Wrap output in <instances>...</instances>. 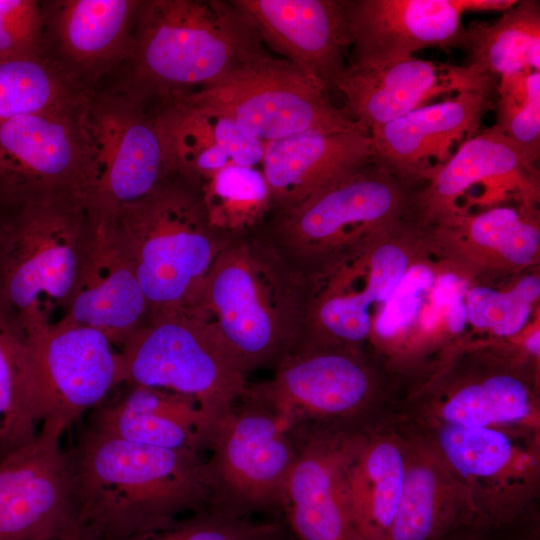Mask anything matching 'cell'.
<instances>
[{"mask_svg":"<svg viewBox=\"0 0 540 540\" xmlns=\"http://www.w3.org/2000/svg\"><path fill=\"white\" fill-rule=\"evenodd\" d=\"M67 456L77 528L99 540L162 529L181 514L208 508L201 453L86 428Z\"/></svg>","mask_w":540,"mask_h":540,"instance_id":"1","label":"cell"},{"mask_svg":"<svg viewBox=\"0 0 540 540\" xmlns=\"http://www.w3.org/2000/svg\"><path fill=\"white\" fill-rule=\"evenodd\" d=\"M310 285L257 229L235 235L187 310L247 374L275 370L300 341Z\"/></svg>","mask_w":540,"mask_h":540,"instance_id":"2","label":"cell"},{"mask_svg":"<svg viewBox=\"0 0 540 540\" xmlns=\"http://www.w3.org/2000/svg\"><path fill=\"white\" fill-rule=\"evenodd\" d=\"M405 378L387 359L353 347L300 341L273 376L248 384L246 397L298 427L367 432L392 423Z\"/></svg>","mask_w":540,"mask_h":540,"instance_id":"3","label":"cell"},{"mask_svg":"<svg viewBox=\"0 0 540 540\" xmlns=\"http://www.w3.org/2000/svg\"><path fill=\"white\" fill-rule=\"evenodd\" d=\"M93 213L131 263L149 318L187 308L235 236L211 222L201 185L177 173L135 202Z\"/></svg>","mask_w":540,"mask_h":540,"instance_id":"4","label":"cell"},{"mask_svg":"<svg viewBox=\"0 0 540 540\" xmlns=\"http://www.w3.org/2000/svg\"><path fill=\"white\" fill-rule=\"evenodd\" d=\"M423 183L373 161L270 214L258 230L310 285L398 222L416 218Z\"/></svg>","mask_w":540,"mask_h":540,"instance_id":"5","label":"cell"},{"mask_svg":"<svg viewBox=\"0 0 540 540\" xmlns=\"http://www.w3.org/2000/svg\"><path fill=\"white\" fill-rule=\"evenodd\" d=\"M134 23L141 94L160 100L211 87L268 54L232 0L140 1Z\"/></svg>","mask_w":540,"mask_h":540,"instance_id":"6","label":"cell"},{"mask_svg":"<svg viewBox=\"0 0 540 540\" xmlns=\"http://www.w3.org/2000/svg\"><path fill=\"white\" fill-rule=\"evenodd\" d=\"M17 205L0 224V315L25 340L63 316L92 216L85 201L66 194Z\"/></svg>","mask_w":540,"mask_h":540,"instance_id":"7","label":"cell"},{"mask_svg":"<svg viewBox=\"0 0 540 540\" xmlns=\"http://www.w3.org/2000/svg\"><path fill=\"white\" fill-rule=\"evenodd\" d=\"M394 420L540 432L539 361L507 346L451 349L409 376Z\"/></svg>","mask_w":540,"mask_h":540,"instance_id":"8","label":"cell"},{"mask_svg":"<svg viewBox=\"0 0 540 540\" xmlns=\"http://www.w3.org/2000/svg\"><path fill=\"white\" fill-rule=\"evenodd\" d=\"M119 352L122 383L193 399L212 434L248 390L247 374L210 328L187 310L150 317Z\"/></svg>","mask_w":540,"mask_h":540,"instance_id":"9","label":"cell"},{"mask_svg":"<svg viewBox=\"0 0 540 540\" xmlns=\"http://www.w3.org/2000/svg\"><path fill=\"white\" fill-rule=\"evenodd\" d=\"M165 109L166 102L139 94L136 99L105 98L81 111L92 212L135 202L175 174Z\"/></svg>","mask_w":540,"mask_h":540,"instance_id":"10","label":"cell"},{"mask_svg":"<svg viewBox=\"0 0 540 540\" xmlns=\"http://www.w3.org/2000/svg\"><path fill=\"white\" fill-rule=\"evenodd\" d=\"M208 450L203 475L209 509L283 522L296 447L276 415L245 396L217 424Z\"/></svg>","mask_w":540,"mask_h":540,"instance_id":"11","label":"cell"},{"mask_svg":"<svg viewBox=\"0 0 540 540\" xmlns=\"http://www.w3.org/2000/svg\"><path fill=\"white\" fill-rule=\"evenodd\" d=\"M396 422L435 451L464 488L482 525L496 527L540 501V432Z\"/></svg>","mask_w":540,"mask_h":540,"instance_id":"12","label":"cell"},{"mask_svg":"<svg viewBox=\"0 0 540 540\" xmlns=\"http://www.w3.org/2000/svg\"><path fill=\"white\" fill-rule=\"evenodd\" d=\"M427 239L425 226L404 220L312 283L300 341L374 352L371 309L392 299Z\"/></svg>","mask_w":540,"mask_h":540,"instance_id":"13","label":"cell"},{"mask_svg":"<svg viewBox=\"0 0 540 540\" xmlns=\"http://www.w3.org/2000/svg\"><path fill=\"white\" fill-rule=\"evenodd\" d=\"M185 98L222 113L263 143L310 131L369 134L332 103L322 84L269 53Z\"/></svg>","mask_w":540,"mask_h":540,"instance_id":"14","label":"cell"},{"mask_svg":"<svg viewBox=\"0 0 540 540\" xmlns=\"http://www.w3.org/2000/svg\"><path fill=\"white\" fill-rule=\"evenodd\" d=\"M25 342L41 424L68 429L122 384L119 349L99 330L58 320Z\"/></svg>","mask_w":540,"mask_h":540,"instance_id":"15","label":"cell"},{"mask_svg":"<svg viewBox=\"0 0 540 540\" xmlns=\"http://www.w3.org/2000/svg\"><path fill=\"white\" fill-rule=\"evenodd\" d=\"M67 428L45 421L36 437L0 461V540H52L77 528Z\"/></svg>","mask_w":540,"mask_h":540,"instance_id":"16","label":"cell"},{"mask_svg":"<svg viewBox=\"0 0 540 540\" xmlns=\"http://www.w3.org/2000/svg\"><path fill=\"white\" fill-rule=\"evenodd\" d=\"M88 158L79 118L64 107L0 123V193L19 203L66 194L87 203Z\"/></svg>","mask_w":540,"mask_h":540,"instance_id":"17","label":"cell"},{"mask_svg":"<svg viewBox=\"0 0 540 540\" xmlns=\"http://www.w3.org/2000/svg\"><path fill=\"white\" fill-rule=\"evenodd\" d=\"M288 432L296 458L286 485L283 523L297 540H358L346 469L360 432L311 427Z\"/></svg>","mask_w":540,"mask_h":540,"instance_id":"18","label":"cell"},{"mask_svg":"<svg viewBox=\"0 0 540 540\" xmlns=\"http://www.w3.org/2000/svg\"><path fill=\"white\" fill-rule=\"evenodd\" d=\"M348 64L379 66L430 47L464 48L465 0H344Z\"/></svg>","mask_w":540,"mask_h":540,"instance_id":"19","label":"cell"},{"mask_svg":"<svg viewBox=\"0 0 540 540\" xmlns=\"http://www.w3.org/2000/svg\"><path fill=\"white\" fill-rule=\"evenodd\" d=\"M265 46L330 92L348 64L344 0H232Z\"/></svg>","mask_w":540,"mask_h":540,"instance_id":"20","label":"cell"},{"mask_svg":"<svg viewBox=\"0 0 540 540\" xmlns=\"http://www.w3.org/2000/svg\"><path fill=\"white\" fill-rule=\"evenodd\" d=\"M90 212L88 240L59 320L99 330L120 349L147 322L150 309L128 258L102 218Z\"/></svg>","mask_w":540,"mask_h":540,"instance_id":"21","label":"cell"},{"mask_svg":"<svg viewBox=\"0 0 540 540\" xmlns=\"http://www.w3.org/2000/svg\"><path fill=\"white\" fill-rule=\"evenodd\" d=\"M493 87V77H474L463 66L411 56L379 66L347 65L335 91L343 97L347 116L370 133L441 93Z\"/></svg>","mask_w":540,"mask_h":540,"instance_id":"22","label":"cell"},{"mask_svg":"<svg viewBox=\"0 0 540 540\" xmlns=\"http://www.w3.org/2000/svg\"><path fill=\"white\" fill-rule=\"evenodd\" d=\"M493 88L467 89L421 106L369 133L375 161L409 179L427 182L452 155L451 146L476 134Z\"/></svg>","mask_w":540,"mask_h":540,"instance_id":"23","label":"cell"},{"mask_svg":"<svg viewBox=\"0 0 540 540\" xmlns=\"http://www.w3.org/2000/svg\"><path fill=\"white\" fill-rule=\"evenodd\" d=\"M373 161L371 137L362 132L310 131L265 143L261 164L270 214L300 203Z\"/></svg>","mask_w":540,"mask_h":540,"instance_id":"24","label":"cell"},{"mask_svg":"<svg viewBox=\"0 0 540 540\" xmlns=\"http://www.w3.org/2000/svg\"><path fill=\"white\" fill-rule=\"evenodd\" d=\"M392 424L404 441L405 473L387 540H436L459 526L481 524L464 488L428 443L409 427Z\"/></svg>","mask_w":540,"mask_h":540,"instance_id":"25","label":"cell"},{"mask_svg":"<svg viewBox=\"0 0 540 540\" xmlns=\"http://www.w3.org/2000/svg\"><path fill=\"white\" fill-rule=\"evenodd\" d=\"M87 428L129 442L172 450H208L212 429L193 399L129 385L118 400L90 412Z\"/></svg>","mask_w":540,"mask_h":540,"instance_id":"26","label":"cell"},{"mask_svg":"<svg viewBox=\"0 0 540 540\" xmlns=\"http://www.w3.org/2000/svg\"><path fill=\"white\" fill-rule=\"evenodd\" d=\"M512 180L538 191L535 164L495 125L467 138L419 189L415 217L431 227L452 218L456 199L475 184L488 180Z\"/></svg>","mask_w":540,"mask_h":540,"instance_id":"27","label":"cell"},{"mask_svg":"<svg viewBox=\"0 0 540 540\" xmlns=\"http://www.w3.org/2000/svg\"><path fill=\"white\" fill-rule=\"evenodd\" d=\"M430 244H442L451 259L476 272H510L536 262L538 219L531 207H494L475 215L456 214L430 227Z\"/></svg>","mask_w":540,"mask_h":540,"instance_id":"28","label":"cell"},{"mask_svg":"<svg viewBox=\"0 0 540 540\" xmlns=\"http://www.w3.org/2000/svg\"><path fill=\"white\" fill-rule=\"evenodd\" d=\"M404 473V441L392 423L355 435L346 476L358 540H387L399 508Z\"/></svg>","mask_w":540,"mask_h":540,"instance_id":"29","label":"cell"},{"mask_svg":"<svg viewBox=\"0 0 540 540\" xmlns=\"http://www.w3.org/2000/svg\"><path fill=\"white\" fill-rule=\"evenodd\" d=\"M165 122L174 172L200 185L231 163H262L265 143L214 109L181 97L166 102Z\"/></svg>","mask_w":540,"mask_h":540,"instance_id":"30","label":"cell"},{"mask_svg":"<svg viewBox=\"0 0 540 540\" xmlns=\"http://www.w3.org/2000/svg\"><path fill=\"white\" fill-rule=\"evenodd\" d=\"M464 48L469 59L463 67L474 77L540 71L539 2L516 1L492 24H470Z\"/></svg>","mask_w":540,"mask_h":540,"instance_id":"31","label":"cell"},{"mask_svg":"<svg viewBox=\"0 0 540 540\" xmlns=\"http://www.w3.org/2000/svg\"><path fill=\"white\" fill-rule=\"evenodd\" d=\"M139 5L131 0L60 2L56 28L65 54L83 66L109 62L128 44Z\"/></svg>","mask_w":540,"mask_h":540,"instance_id":"32","label":"cell"},{"mask_svg":"<svg viewBox=\"0 0 540 540\" xmlns=\"http://www.w3.org/2000/svg\"><path fill=\"white\" fill-rule=\"evenodd\" d=\"M39 423L27 344L0 315V461L32 441Z\"/></svg>","mask_w":540,"mask_h":540,"instance_id":"33","label":"cell"},{"mask_svg":"<svg viewBox=\"0 0 540 540\" xmlns=\"http://www.w3.org/2000/svg\"><path fill=\"white\" fill-rule=\"evenodd\" d=\"M211 222L232 235L259 228L270 214V196L262 171L229 164L201 184Z\"/></svg>","mask_w":540,"mask_h":540,"instance_id":"34","label":"cell"},{"mask_svg":"<svg viewBox=\"0 0 540 540\" xmlns=\"http://www.w3.org/2000/svg\"><path fill=\"white\" fill-rule=\"evenodd\" d=\"M66 100L58 76L37 56L0 61V123L62 108Z\"/></svg>","mask_w":540,"mask_h":540,"instance_id":"35","label":"cell"},{"mask_svg":"<svg viewBox=\"0 0 540 540\" xmlns=\"http://www.w3.org/2000/svg\"><path fill=\"white\" fill-rule=\"evenodd\" d=\"M495 127L535 164L540 153V71L500 77Z\"/></svg>","mask_w":540,"mask_h":540,"instance_id":"36","label":"cell"},{"mask_svg":"<svg viewBox=\"0 0 540 540\" xmlns=\"http://www.w3.org/2000/svg\"><path fill=\"white\" fill-rule=\"evenodd\" d=\"M539 294L540 278L535 274L524 276L506 292L477 286L467 294V316L478 328H490L501 337L511 336L526 324Z\"/></svg>","mask_w":540,"mask_h":540,"instance_id":"37","label":"cell"},{"mask_svg":"<svg viewBox=\"0 0 540 540\" xmlns=\"http://www.w3.org/2000/svg\"><path fill=\"white\" fill-rule=\"evenodd\" d=\"M284 523L238 518L209 508L179 518L172 525L117 540H261Z\"/></svg>","mask_w":540,"mask_h":540,"instance_id":"38","label":"cell"},{"mask_svg":"<svg viewBox=\"0 0 540 540\" xmlns=\"http://www.w3.org/2000/svg\"><path fill=\"white\" fill-rule=\"evenodd\" d=\"M41 13L31 0H0V61L36 56Z\"/></svg>","mask_w":540,"mask_h":540,"instance_id":"39","label":"cell"},{"mask_svg":"<svg viewBox=\"0 0 540 540\" xmlns=\"http://www.w3.org/2000/svg\"><path fill=\"white\" fill-rule=\"evenodd\" d=\"M490 531L492 540H540V501Z\"/></svg>","mask_w":540,"mask_h":540,"instance_id":"40","label":"cell"},{"mask_svg":"<svg viewBox=\"0 0 540 540\" xmlns=\"http://www.w3.org/2000/svg\"><path fill=\"white\" fill-rule=\"evenodd\" d=\"M436 540H492L490 528L482 524L459 526Z\"/></svg>","mask_w":540,"mask_h":540,"instance_id":"41","label":"cell"},{"mask_svg":"<svg viewBox=\"0 0 540 540\" xmlns=\"http://www.w3.org/2000/svg\"><path fill=\"white\" fill-rule=\"evenodd\" d=\"M52 540H99V539L85 529L76 528L75 530L69 532L68 534L52 539Z\"/></svg>","mask_w":540,"mask_h":540,"instance_id":"42","label":"cell"},{"mask_svg":"<svg viewBox=\"0 0 540 540\" xmlns=\"http://www.w3.org/2000/svg\"><path fill=\"white\" fill-rule=\"evenodd\" d=\"M261 540H297L290 530L283 524L279 529L267 535Z\"/></svg>","mask_w":540,"mask_h":540,"instance_id":"43","label":"cell"}]
</instances>
